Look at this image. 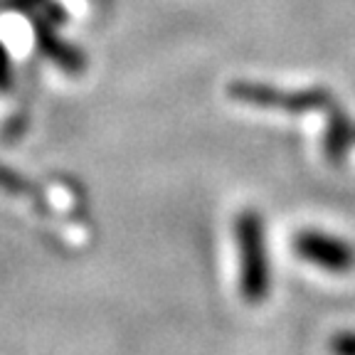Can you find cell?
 <instances>
[{
	"label": "cell",
	"mask_w": 355,
	"mask_h": 355,
	"mask_svg": "<svg viewBox=\"0 0 355 355\" xmlns=\"http://www.w3.org/2000/svg\"><path fill=\"white\" fill-rule=\"evenodd\" d=\"M234 242L239 250V294L250 306H259L272 288V269L266 252L264 220L257 210H242L234 220Z\"/></svg>",
	"instance_id": "6da1fadb"
},
{
	"label": "cell",
	"mask_w": 355,
	"mask_h": 355,
	"mask_svg": "<svg viewBox=\"0 0 355 355\" xmlns=\"http://www.w3.org/2000/svg\"><path fill=\"white\" fill-rule=\"evenodd\" d=\"M230 99L239 104L259 106V109H279L291 111V114H304V111L331 109L333 96L328 89H304V92H286V89L269 87V84L257 82H232L227 87Z\"/></svg>",
	"instance_id": "7a4b0ae2"
},
{
	"label": "cell",
	"mask_w": 355,
	"mask_h": 355,
	"mask_svg": "<svg viewBox=\"0 0 355 355\" xmlns=\"http://www.w3.org/2000/svg\"><path fill=\"white\" fill-rule=\"evenodd\" d=\"M294 252L323 272L345 274L355 266V250L345 239L318 230H301L294 237Z\"/></svg>",
	"instance_id": "3957f363"
},
{
	"label": "cell",
	"mask_w": 355,
	"mask_h": 355,
	"mask_svg": "<svg viewBox=\"0 0 355 355\" xmlns=\"http://www.w3.org/2000/svg\"><path fill=\"white\" fill-rule=\"evenodd\" d=\"M35 33H37V47L42 50L44 57H50L55 64H60L69 74L82 72L84 64H87L84 55L77 47L67 44L62 37H57V33L44 22V17H40V22H35Z\"/></svg>",
	"instance_id": "277c9868"
},
{
	"label": "cell",
	"mask_w": 355,
	"mask_h": 355,
	"mask_svg": "<svg viewBox=\"0 0 355 355\" xmlns=\"http://www.w3.org/2000/svg\"><path fill=\"white\" fill-rule=\"evenodd\" d=\"M350 144H355V126L345 111L333 109L331 106V119H328V128H326V158L331 166H343L345 155H348Z\"/></svg>",
	"instance_id": "5b68a950"
},
{
	"label": "cell",
	"mask_w": 355,
	"mask_h": 355,
	"mask_svg": "<svg viewBox=\"0 0 355 355\" xmlns=\"http://www.w3.org/2000/svg\"><path fill=\"white\" fill-rule=\"evenodd\" d=\"M0 190L8 193V195H15V198H28V200H33L37 207H44L42 193H40L30 180H25L20 173H15L12 168L3 166V163H0Z\"/></svg>",
	"instance_id": "8992f818"
},
{
	"label": "cell",
	"mask_w": 355,
	"mask_h": 355,
	"mask_svg": "<svg viewBox=\"0 0 355 355\" xmlns=\"http://www.w3.org/2000/svg\"><path fill=\"white\" fill-rule=\"evenodd\" d=\"M331 355H355V331H338L328 340Z\"/></svg>",
	"instance_id": "52a82bcc"
},
{
	"label": "cell",
	"mask_w": 355,
	"mask_h": 355,
	"mask_svg": "<svg viewBox=\"0 0 355 355\" xmlns=\"http://www.w3.org/2000/svg\"><path fill=\"white\" fill-rule=\"evenodd\" d=\"M12 87V69H10V57L8 50L0 44V92H8Z\"/></svg>",
	"instance_id": "ba28073f"
}]
</instances>
